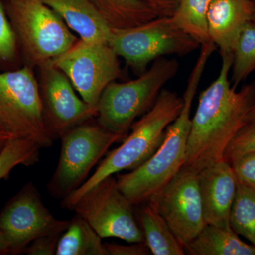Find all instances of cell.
Wrapping results in <instances>:
<instances>
[{"mask_svg": "<svg viewBox=\"0 0 255 255\" xmlns=\"http://www.w3.org/2000/svg\"><path fill=\"white\" fill-rule=\"evenodd\" d=\"M50 62L66 75L82 100L94 107L106 87L122 76L119 57L107 43L79 39Z\"/></svg>", "mask_w": 255, "mask_h": 255, "instance_id": "10", "label": "cell"}, {"mask_svg": "<svg viewBox=\"0 0 255 255\" xmlns=\"http://www.w3.org/2000/svg\"><path fill=\"white\" fill-rule=\"evenodd\" d=\"M62 233H53L37 238L31 242L23 253L28 255H55Z\"/></svg>", "mask_w": 255, "mask_h": 255, "instance_id": "28", "label": "cell"}, {"mask_svg": "<svg viewBox=\"0 0 255 255\" xmlns=\"http://www.w3.org/2000/svg\"><path fill=\"white\" fill-rule=\"evenodd\" d=\"M198 174L194 169L182 167L173 179L148 201L155 206L184 247L207 225Z\"/></svg>", "mask_w": 255, "mask_h": 255, "instance_id": "12", "label": "cell"}, {"mask_svg": "<svg viewBox=\"0 0 255 255\" xmlns=\"http://www.w3.org/2000/svg\"><path fill=\"white\" fill-rule=\"evenodd\" d=\"M184 250L190 255H255V246L242 241L231 228L212 225H206Z\"/></svg>", "mask_w": 255, "mask_h": 255, "instance_id": "17", "label": "cell"}, {"mask_svg": "<svg viewBox=\"0 0 255 255\" xmlns=\"http://www.w3.org/2000/svg\"><path fill=\"white\" fill-rule=\"evenodd\" d=\"M42 147L28 139L14 137L0 152V180L7 179L11 171L18 165H34L39 161Z\"/></svg>", "mask_w": 255, "mask_h": 255, "instance_id": "24", "label": "cell"}, {"mask_svg": "<svg viewBox=\"0 0 255 255\" xmlns=\"http://www.w3.org/2000/svg\"><path fill=\"white\" fill-rule=\"evenodd\" d=\"M255 151V127H244L228 145L224 159L230 162L235 157Z\"/></svg>", "mask_w": 255, "mask_h": 255, "instance_id": "27", "label": "cell"}, {"mask_svg": "<svg viewBox=\"0 0 255 255\" xmlns=\"http://www.w3.org/2000/svg\"><path fill=\"white\" fill-rule=\"evenodd\" d=\"M213 0H179L170 16L172 23L201 46L211 42L208 31V11Z\"/></svg>", "mask_w": 255, "mask_h": 255, "instance_id": "21", "label": "cell"}, {"mask_svg": "<svg viewBox=\"0 0 255 255\" xmlns=\"http://www.w3.org/2000/svg\"><path fill=\"white\" fill-rule=\"evenodd\" d=\"M124 138L109 131L93 119L67 132L60 139L59 160L47 185L50 195L63 200L77 190L111 146Z\"/></svg>", "mask_w": 255, "mask_h": 255, "instance_id": "6", "label": "cell"}, {"mask_svg": "<svg viewBox=\"0 0 255 255\" xmlns=\"http://www.w3.org/2000/svg\"><path fill=\"white\" fill-rule=\"evenodd\" d=\"M230 226L238 236L255 246V191L238 182L230 214Z\"/></svg>", "mask_w": 255, "mask_h": 255, "instance_id": "22", "label": "cell"}, {"mask_svg": "<svg viewBox=\"0 0 255 255\" xmlns=\"http://www.w3.org/2000/svg\"><path fill=\"white\" fill-rule=\"evenodd\" d=\"M107 255H148L150 250L145 242L143 243H131L129 246L105 243Z\"/></svg>", "mask_w": 255, "mask_h": 255, "instance_id": "29", "label": "cell"}, {"mask_svg": "<svg viewBox=\"0 0 255 255\" xmlns=\"http://www.w3.org/2000/svg\"><path fill=\"white\" fill-rule=\"evenodd\" d=\"M216 50L214 43L201 46L200 53L188 79L183 107L167 127L163 141L150 158L129 173L118 174L120 190L133 206L141 205L158 194L184 166L191 127V111L203 74Z\"/></svg>", "mask_w": 255, "mask_h": 255, "instance_id": "2", "label": "cell"}, {"mask_svg": "<svg viewBox=\"0 0 255 255\" xmlns=\"http://www.w3.org/2000/svg\"><path fill=\"white\" fill-rule=\"evenodd\" d=\"M102 239L83 218L76 214L62 233L55 255H107Z\"/></svg>", "mask_w": 255, "mask_h": 255, "instance_id": "19", "label": "cell"}, {"mask_svg": "<svg viewBox=\"0 0 255 255\" xmlns=\"http://www.w3.org/2000/svg\"><path fill=\"white\" fill-rule=\"evenodd\" d=\"M14 137L11 136L9 134L0 130V152L4 148L5 146L8 143L11 139L14 138Z\"/></svg>", "mask_w": 255, "mask_h": 255, "instance_id": "33", "label": "cell"}, {"mask_svg": "<svg viewBox=\"0 0 255 255\" xmlns=\"http://www.w3.org/2000/svg\"><path fill=\"white\" fill-rule=\"evenodd\" d=\"M253 1V21H255V0Z\"/></svg>", "mask_w": 255, "mask_h": 255, "instance_id": "34", "label": "cell"}, {"mask_svg": "<svg viewBox=\"0 0 255 255\" xmlns=\"http://www.w3.org/2000/svg\"><path fill=\"white\" fill-rule=\"evenodd\" d=\"M9 255V248L6 238L0 232V255Z\"/></svg>", "mask_w": 255, "mask_h": 255, "instance_id": "31", "label": "cell"}, {"mask_svg": "<svg viewBox=\"0 0 255 255\" xmlns=\"http://www.w3.org/2000/svg\"><path fill=\"white\" fill-rule=\"evenodd\" d=\"M154 7L156 15H160V17H170L174 14L172 8L169 6L167 0H149Z\"/></svg>", "mask_w": 255, "mask_h": 255, "instance_id": "30", "label": "cell"}, {"mask_svg": "<svg viewBox=\"0 0 255 255\" xmlns=\"http://www.w3.org/2000/svg\"><path fill=\"white\" fill-rule=\"evenodd\" d=\"M109 26L124 29L139 26L157 17L140 0H91Z\"/></svg>", "mask_w": 255, "mask_h": 255, "instance_id": "20", "label": "cell"}, {"mask_svg": "<svg viewBox=\"0 0 255 255\" xmlns=\"http://www.w3.org/2000/svg\"><path fill=\"white\" fill-rule=\"evenodd\" d=\"M0 130L33 140L42 148L54 142L43 120L38 79L27 65L0 71Z\"/></svg>", "mask_w": 255, "mask_h": 255, "instance_id": "7", "label": "cell"}, {"mask_svg": "<svg viewBox=\"0 0 255 255\" xmlns=\"http://www.w3.org/2000/svg\"><path fill=\"white\" fill-rule=\"evenodd\" d=\"M38 80L43 120L53 141L79 124L97 116V107L76 95L71 82L51 62L38 67Z\"/></svg>", "mask_w": 255, "mask_h": 255, "instance_id": "13", "label": "cell"}, {"mask_svg": "<svg viewBox=\"0 0 255 255\" xmlns=\"http://www.w3.org/2000/svg\"><path fill=\"white\" fill-rule=\"evenodd\" d=\"M17 40L3 0H0V71L15 70L22 66Z\"/></svg>", "mask_w": 255, "mask_h": 255, "instance_id": "25", "label": "cell"}, {"mask_svg": "<svg viewBox=\"0 0 255 255\" xmlns=\"http://www.w3.org/2000/svg\"><path fill=\"white\" fill-rule=\"evenodd\" d=\"M245 127H255V103L247 116Z\"/></svg>", "mask_w": 255, "mask_h": 255, "instance_id": "32", "label": "cell"}, {"mask_svg": "<svg viewBox=\"0 0 255 255\" xmlns=\"http://www.w3.org/2000/svg\"><path fill=\"white\" fill-rule=\"evenodd\" d=\"M137 218L151 254L186 255L184 247L152 203L142 204Z\"/></svg>", "mask_w": 255, "mask_h": 255, "instance_id": "18", "label": "cell"}, {"mask_svg": "<svg viewBox=\"0 0 255 255\" xmlns=\"http://www.w3.org/2000/svg\"><path fill=\"white\" fill-rule=\"evenodd\" d=\"M133 206L119 189L117 177L110 176L85 193L72 211L83 218L102 238L143 243Z\"/></svg>", "mask_w": 255, "mask_h": 255, "instance_id": "9", "label": "cell"}, {"mask_svg": "<svg viewBox=\"0 0 255 255\" xmlns=\"http://www.w3.org/2000/svg\"><path fill=\"white\" fill-rule=\"evenodd\" d=\"M221 58L219 76L201 92L191 118L183 167L197 172L225 160L228 145L245 127L247 116L255 103V82L237 91L229 80L233 55Z\"/></svg>", "mask_w": 255, "mask_h": 255, "instance_id": "1", "label": "cell"}, {"mask_svg": "<svg viewBox=\"0 0 255 255\" xmlns=\"http://www.w3.org/2000/svg\"><path fill=\"white\" fill-rule=\"evenodd\" d=\"M229 163L237 182L255 191V151L235 157Z\"/></svg>", "mask_w": 255, "mask_h": 255, "instance_id": "26", "label": "cell"}, {"mask_svg": "<svg viewBox=\"0 0 255 255\" xmlns=\"http://www.w3.org/2000/svg\"><path fill=\"white\" fill-rule=\"evenodd\" d=\"M179 68L177 60L162 57L135 80L111 82L97 104L96 120L109 131L127 137L135 119L152 108Z\"/></svg>", "mask_w": 255, "mask_h": 255, "instance_id": "4", "label": "cell"}, {"mask_svg": "<svg viewBox=\"0 0 255 255\" xmlns=\"http://www.w3.org/2000/svg\"><path fill=\"white\" fill-rule=\"evenodd\" d=\"M108 44L137 76L151 63L169 55H186L201 46L178 28L170 17L155 18L124 29H112Z\"/></svg>", "mask_w": 255, "mask_h": 255, "instance_id": "8", "label": "cell"}, {"mask_svg": "<svg viewBox=\"0 0 255 255\" xmlns=\"http://www.w3.org/2000/svg\"><path fill=\"white\" fill-rule=\"evenodd\" d=\"M183 104L182 97L176 92L162 89L152 108L132 124L131 132L122 145L108 152L86 182L61 200V207L72 210L80 198L101 181L122 171L133 170L146 162L163 141L167 127L177 119Z\"/></svg>", "mask_w": 255, "mask_h": 255, "instance_id": "3", "label": "cell"}, {"mask_svg": "<svg viewBox=\"0 0 255 255\" xmlns=\"http://www.w3.org/2000/svg\"><path fill=\"white\" fill-rule=\"evenodd\" d=\"M59 15L80 39L108 43L111 28L91 0H41Z\"/></svg>", "mask_w": 255, "mask_h": 255, "instance_id": "16", "label": "cell"}, {"mask_svg": "<svg viewBox=\"0 0 255 255\" xmlns=\"http://www.w3.org/2000/svg\"><path fill=\"white\" fill-rule=\"evenodd\" d=\"M69 221L55 218L36 186L28 182L0 211V232L9 245V255H18L37 238L63 233Z\"/></svg>", "mask_w": 255, "mask_h": 255, "instance_id": "11", "label": "cell"}, {"mask_svg": "<svg viewBox=\"0 0 255 255\" xmlns=\"http://www.w3.org/2000/svg\"><path fill=\"white\" fill-rule=\"evenodd\" d=\"M231 82L237 88L255 71V21L246 25L238 38L233 53Z\"/></svg>", "mask_w": 255, "mask_h": 255, "instance_id": "23", "label": "cell"}, {"mask_svg": "<svg viewBox=\"0 0 255 255\" xmlns=\"http://www.w3.org/2000/svg\"><path fill=\"white\" fill-rule=\"evenodd\" d=\"M198 175L206 224L231 228L230 214L237 190L231 164L221 161L203 169Z\"/></svg>", "mask_w": 255, "mask_h": 255, "instance_id": "14", "label": "cell"}, {"mask_svg": "<svg viewBox=\"0 0 255 255\" xmlns=\"http://www.w3.org/2000/svg\"><path fill=\"white\" fill-rule=\"evenodd\" d=\"M252 0H213L208 11L210 41L221 56L233 55L241 32L253 21Z\"/></svg>", "mask_w": 255, "mask_h": 255, "instance_id": "15", "label": "cell"}, {"mask_svg": "<svg viewBox=\"0 0 255 255\" xmlns=\"http://www.w3.org/2000/svg\"><path fill=\"white\" fill-rule=\"evenodd\" d=\"M23 65L52 61L79 41L61 17L41 0H3Z\"/></svg>", "mask_w": 255, "mask_h": 255, "instance_id": "5", "label": "cell"}]
</instances>
